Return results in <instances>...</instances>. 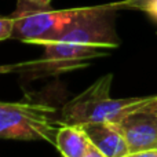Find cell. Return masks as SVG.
Here are the masks:
<instances>
[{
    "label": "cell",
    "mask_w": 157,
    "mask_h": 157,
    "mask_svg": "<svg viewBox=\"0 0 157 157\" xmlns=\"http://www.w3.org/2000/svg\"><path fill=\"white\" fill-rule=\"evenodd\" d=\"M14 26L13 17H0V41L6 39H11Z\"/></svg>",
    "instance_id": "30bf717a"
},
{
    "label": "cell",
    "mask_w": 157,
    "mask_h": 157,
    "mask_svg": "<svg viewBox=\"0 0 157 157\" xmlns=\"http://www.w3.org/2000/svg\"><path fill=\"white\" fill-rule=\"evenodd\" d=\"M113 75H105L90 86L84 92L65 103L61 113V123L71 125H83L88 123L114 121L132 114L139 106L145 105L152 97L123 98L109 97Z\"/></svg>",
    "instance_id": "6da1fadb"
},
{
    "label": "cell",
    "mask_w": 157,
    "mask_h": 157,
    "mask_svg": "<svg viewBox=\"0 0 157 157\" xmlns=\"http://www.w3.org/2000/svg\"><path fill=\"white\" fill-rule=\"evenodd\" d=\"M44 46V59L59 61V62H81L108 55L106 47L88 46V44L71 43V41H46Z\"/></svg>",
    "instance_id": "52a82bcc"
},
{
    "label": "cell",
    "mask_w": 157,
    "mask_h": 157,
    "mask_svg": "<svg viewBox=\"0 0 157 157\" xmlns=\"http://www.w3.org/2000/svg\"><path fill=\"white\" fill-rule=\"evenodd\" d=\"M55 146L63 157H83L91 146V141L81 125L62 124L58 130Z\"/></svg>",
    "instance_id": "ba28073f"
},
{
    "label": "cell",
    "mask_w": 157,
    "mask_h": 157,
    "mask_svg": "<svg viewBox=\"0 0 157 157\" xmlns=\"http://www.w3.org/2000/svg\"><path fill=\"white\" fill-rule=\"evenodd\" d=\"M125 157H157V149H147V150H142V152L130 153Z\"/></svg>",
    "instance_id": "4fadbf2b"
},
{
    "label": "cell",
    "mask_w": 157,
    "mask_h": 157,
    "mask_svg": "<svg viewBox=\"0 0 157 157\" xmlns=\"http://www.w3.org/2000/svg\"><path fill=\"white\" fill-rule=\"evenodd\" d=\"M155 117H156V116H155ZM156 121H157V117H156Z\"/></svg>",
    "instance_id": "e0dca14e"
},
{
    "label": "cell",
    "mask_w": 157,
    "mask_h": 157,
    "mask_svg": "<svg viewBox=\"0 0 157 157\" xmlns=\"http://www.w3.org/2000/svg\"><path fill=\"white\" fill-rule=\"evenodd\" d=\"M62 123L55 109L35 102H0V138L57 142Z\"/></svg>",
    "instance_id": "7a4b0ae2"
},
{
    "label": "cell",
    "mask_w": 157,
    "mask_h": 157,
    "mask_svg": "<svg viewBox=\"0 0 157 157\" xmlns=\"http://www.w3.org/2000/svg\"><path fill=\"white\" fill-rule=\"evenodd\" d=\"M28 2L35 6H39V7H50L51 0H28Z\"/></svg>",
    "instance_id": "9a60e30c"
},
{
    "label": "cell",
    "mask_w": 157,
    "mask_h": 157,
    "mask_svg": "<svg viewBox=\"0 0 157 157\" xmlns=\"http://www.w3.org/2000/svg\"><path fill=\"white\" fill-rule=\"evenodd\" d=\"M117 8L113 3L87 7L83 15L52 41H71L88 46L116 48L120 39L114 28Z\"/></svg>",
    "instance_id": "277c9868"
},
{
    "label": "cell",
    "mask_w": 157,
    "mask_h": 157,
    "mask_svg": "<svg viewBox=\"0 0 157 157\" xmlns=\"http://www.w3.org/2000/svg\"><path fill=\"white\" fill-rule=\"evenodd\" d=\"M149 0H121V2L113 3L117 10H144Z\"/></svg>",
    "instance_id": "9c48e42d"
},
{
    "label": "cell",
    "mask_w": 157,
    "mask_h": 157,
    "mask_svg": "<svg viewBox=\"0 0 157 157\" xmlns=\"http://www.w3.org/2000/svg\"><path fill=\"white\" fill-rule=\"evenodd\" d=\"M109 123L124 136L130 153L157 149V121L155 116L132 113Z\"/></svg>",
    "instance_id": "5b68a950"
},
{
    "label": "cell",
    "mask_w": 157,
    "mask_h": 157,
    "mask_svg": "<svg viewBox=\"0 0 157 157\" xmlns=\"http://www.w3.org/2000/svg\"><path fill=\"white\" fill-rule=\"evenodd\" d=\"M83 157H106V156L103 155L97 146H94V145L91 144V146L88 147V150H87L86 155H84Z\"/></svg>",
    "instance_id": "5bb4252c"
},
{
    "label": "cell",
    "mask_w": 157,
    "mask_h": 157,
    "mask_svg": "<svg viewBox=\"0 0 157 157\" xmlns=\"http://www.w3.org/2000/svg\"><path fill=\"white\" fill-rule=\"evenodd\" d=\"M10 69H11V66H0V73L6 71H10Z\"/></svg>",
    "instance_id": "2e32d148"
},
{
    "label": "cell",
    "mask_w": 157,
    "mask_h": 157,
    "mask_svg": "<svg viewBox=\"0 0 157 157\" xmlns=\"http://www.w3.org/2000/svg\"><path fill=\"white\" fill-rule=\"evenodd\" d=\"M90 141L106 157H125L130 155V147L124 136L109 121L88 123L81 125Z\"/></svg>",
    "instance_id": "8992f818"
},
{
    "label": "cell",
    "mask_w": 157,
    "mask_h": 157,
    "mask_svg": "<svg viewBox=\"0 0 157 157\" xmlns=\"http://www.w3.org/2000/svg\"><path fill=\"white\" fill-rule=\"evenodd\" d=\"M134 113H142V114H150V116L157 117V95L152 97L145 105L139 106Z\"/></svg>",
    "instance_id": "8fae6325"
},
{
    "label": "cell",
    "mask_w": 157,
    "mask_h": 157,
    "mask_svg": "<svg viewBox=\"0 0 157 157\" xmlns=\"http://www.w3.org/2000/svg\"><path fill=\"white\" fill-rule=\"evenodd\" d=\"M142 11L146 13L152 19L157 21V0H149Z\"/></svg>",
    "instance_id": "7c38bea8"
},
{
    "label": "cell",
    "mask_w": 157,
    "mask_h": 157,
    "mask_svg": "<svg viewBox=\"0 0 157 157\" xmlns=\"http://www.w3.org/2000/svg\"><path fill=\"white\" fill-rule=\"evenodd\" d=\"M86 8L51 10L50 7L35 6L28 0H19L18 8L11 15L14 19L11 39L36 44L52 41L69 29Z\"/></svg>",
    "instance_id": "3957f363"
}]
</instances>
